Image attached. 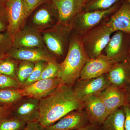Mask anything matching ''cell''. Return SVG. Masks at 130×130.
Returning a JSON list of instances; mask_svg holds the SVG:
<instances>
[{"label": "cell", "mask_w": 130, "mask_h": 130, "mask_svg": "<svg viewBox=\"0 0 130 130\" xmlns=\"http://www.w3.org/2000/svg\"><path fill=\"white\" fill-rule=\"evenodd\" d=\"M125 115V130H130V109L127 106H123Z\"/></svg>", "instance_id": "obj_32"}, {"label": "cell", "mask_w": 130, "mask_h": 130, "mask_svg": "<svg viewBox=\"0 0 130 130\" xmlns=\"http://www.w3.org/2000/svg\"><path fill=\"white\" fill-rule=\"evenodd\" d=\"M35 66V63L28 61H22L17 72V80L21 85H23L30 76Z\"/></svg>", "instance_id": "obj_24"}, {"label": "cell", "mask_w": 130, "mask_h": 130, "mask_svg": "<svg viewBox=\"0 0 130 130\" xmlns=\"http://www.w3.org/2000/svg\"><path fill=\"white\" fill-rule=\"evenodd\" d=\"M120 1L121 0H91L85 6L82 11H91L106 10Z\"/></svg>", "instance_id": "obj_23"}, {"label": "cell", "mask_w": 130, "mask_h": 130, "mask_svg": "<svg viewBox=\"0 0 130 130\" xmlns=\"http://www.w3.org/2000/svg\"><path fill=\"white\" fill-rule=\"evenodd\" d=\"M33 27L40 31L41 28H45L51 25L56 24L55 22L58 23V21L54 19L53 15L46 8H41L37 11L32 18Z\"/></svg>", "instance_id": "obj_21"}, {"label": "cell", "mask_w": 130, "mask_h": 130, "mask_svg": "<svg viewBox=\"0 0 130 130\" xmlns=\"http://www.w3.org/2000/svg\"><path fill=\"white\" fill-rule=\"evenodd\" d=\"M99 96L109 115L119 108L126 106L125 89L120 88L110 85Z\"/></svg>", "instance_id": "obj_16"}, {"label": "cell", "mask_w": 130, "mask_h": 130, "mask_svg": "<svg viewBox=\"0 0 130 130\" xmlns=\"http://www.w3.org/2000/svg\"><path fill=\"white\" fill-rule=\"evenodd\" d=\"M26 9L27 18L35 8L42 4L46 2L48 0H24Z\"/></svg>", "instance_id": "obj_30"}, {"label": "cell", "mask_w": 130, "mask_h": 130, "mask_svg": "<svg viewBox=\"0 0 130 130\" xmlns=\"http://www.w3.org/2000/svg\"><path fill=\"white\" fill-rule=\"evenodd\" d=\"M24 97L21 89H0V103L11 105L17 103Z\"/></svg>", "instance_id": "obj_22"}, {"label": "cell", "mask_w": 130, "mask_h": 130, "mask_svg": "<svg viewBox=\"0 0 130 130\" xmlns=\"http://www.w3.org/2000/svg\"><path fill=\"white\" fill-rule=\"evenodd\" d=\"M116 62L105 54L90 59L84 67L79 79H87L108 73Z\"/></svg>", "instance_id": "obj_10"}, {"label": "cell", "mask_w": 130, "mask_h": 130, "mask_svg": "<svg viewBox=\"0 0 130 130\" xmlns=\"http://www.w3.org/2000/svg\"><path fill=\"white\" fill-rule=\"evenodd\" d=\"M0 5H1V3H0Z\"/></svg>", "instance_id": "obj_41"}, {"label": "cell", "mask_w": 130, "mask_h": 130, "mask_svg": "<svg viewBox=\"0 0 130 130\" xmlns=\"http://www.w3.org/2000/svg\"><path fill=\"white\" fill-rule=\"evenodd\" d=\"M16 65L10 60L0 59V74L14 78L16 76Z\"/></svg>", "instance_id": "obj_28"}, {"label": "cell", "mask_w": 130, "mask_h": 130, "mask_svg": "<svg viewBox=\"0 0 130 130\" xmlns=\"http://www.w3.org/2000/svg\"><path fill=\"white\" fill-rule=\"evenodd\" d=\"M79 109H83V103L76 96L72 86L63 84L50 94L40 100L37 121L44 128L71 112Z\"/></svg>", "instance_id": "obj_1"}, {"label": "cell", "mask_w": 130, "mask_h": 130, "mask_svg": "<svg viewBox=\"0 0 130 130\" xmlns=\"http://www.w3.org/2000/svg\"><path fill=\"white\" fill-rule=\"evenodd\" d=\"M106 21L114 32L121 31L130 35V6L128 1L124 0Z\"/></svg>", "instance_id": "obj_17"}, {"label": "cell", "mask_w": 130, "mask_h": 130, "mask_svg": "<svg viewBox=\"0 0 130 130\" xmlns=\"http://www.w3.org/2000/svg\"><path fill=\"white\" fill-rule=\"evenodd\" d=\"M39 101L27 97L19 102L14 110V116L26 123L37 120L39 118Z\"/></svg>", "instance_id": "obj_18"}, {"label": "cell", "mask_w": 130, "mask_h": 130, "mask_svg": "<svg viewBox=\"0 0 130 130\" xmlns=\"http://www.w3.org/2000/svg\"><path fill=\"white\" fill-rule=\"evenodd\" d=\"M125 60L127 61L130 64V42L128 52L126 56Z\"/></svg>", "instance_id": "obj_37"}, {"label": "cell", "mask_w": 130, "mask_h": 130, "mask_svg": "<svg viewBox=\"0 0 130 130\" xmlns=\"http://www.w3.org/2000/svg\"><path fill=\"white\" fill-rule=\"evenodd\" d=\"M64 84L58 77L40 79L21 89L24 97L40 100L53 93L58 87Z\"/></svg>", "instance_id": "obj_9"}, {"label": "cell", "mask_w": 130, "mask_h": 130, "mask_svg": "<svg viewBox=\"0 0 130 130\" xmlns=\"http://www.w3.org/2000/svg\"><path fill=\"white\" fill-rule=\"evenodd\" d=\"M4 1H9V0H4Z\"/></svg>", "instance_id": "obj_40"}, {"label": "cell", "mask_w": 130, "mask_h": 130, "mask_svg": "<svg viewBox=\"0 0 130 130\" xmlns=\"http://www.w3.org/2000/svg\"><path fill=\"white\" fill-rule=\"evenodd\" d=\"M83 103V109L86 112L89 123L101 126L109 115L99 95L89 98Z\"/></svg>", "instance_id": "obj_15"}, {"label": "cell", "mask_w": 130, "mask_h": 130, "mask_svg": "<svg viewBox=\"0 0 130 130\" xmlns=\"http://www.w3.org/2000/svg\"><path fill=\"white\" fill-rule=\"evenodd\" d=\"M110 85L107 73L91 79H78L72 87L76 96L83 102L89 98L99 95Z\"/></svg>", "instance_id": "obj_6"}, {"label": "cell", "mask_w": 130, "mask_h": 130, "mask_svg": "<svg viewBox=\"0 0 130 130\" xmlns=\"http://www.w3.org/2000/svg\"><path fill=\"white\" fill-rule=\"evenodd\" d=\"M125 115L123 107L110 113L100 126L101 130H125Z\"/></svg>", "instance_id": "obj_20"}, {"label": "cell", "mask_w": 130, "mask_h": 130, "mask_svg": "<svg viewBox=\"0 0 130 130\" xmlns=\"http://www.w3.org/2000/svg\"><path fill=\"white\" fill-rule=\"evenodd\" d=\"M7 28V26L5 25L4 23L0 20V32L4 31Z\"/></svg>", "instance_id": "obj_36"}, {"label": "cell", "mask_w": 130, "mask_h": 130, "mask_svg": "<svg viewBox=\"0 0 130 130\" xmlns=\"http://www.w3.org/2000/svg\"><path fill=\"white\" fill-rule=\"evenodd\" d=\"M9 56L15 59L37 62L40 61L46 63L57 61V58L45 47L33 48H14L10 51Z\"/></svg>", "instance_id": "obj_11"}, {"label": "cell", "mask_w": 130, "mask_h": 130, "mask_svg": "<svg viewBox=\"0 0 130 130\" xmlns=\"http://www.w3.org/2000/svg\"><path fill=\"white\" fill-rule=\"evenodd\" d=\"M128 1V3H129V5L130 6V0H127Z\"/></svg>", "instance_id": "obj_39"}, {"label": "cell", "mask_w": 130, "mask_h": 130, "mask_svg": "<svg viewBox=\"0 0 130 130\" xmlns=\"http://www.w3.org/2000/svg\"><path fill=\"white\" fill-rule=\"evenodd\" d=\"M26 123L15 117L0 120V130H23Z\"/></svg>", "instance_id": "obj_25"}, {"label": "cell", "mask_w": 130, "mask_h": 130, "mask_svg": "<svg viewBox=\"0 0 130 130\" xmlns=\"http://www.w3.org/2000/svg\"><path fill=\"white\" fill-rule=\"evenodd\" d=\"M23 130H43V129L37 120H35L27 123Z\"/></svg>", "instance_id": "obj_31"}, {"label": "cell", "mask_w": 130, "mask_h": 130, "mask_svg": "<svg viewBox=\"0 0 130 130\" xmlns=\"http://www.w3.org/2000/svg\"><path fill=\"white\" fill-rule=\"evenodd\" d=\"M51 1L58 12V23L63 25H71L75 16L83 11L84 7L79 0Z\"/></svg>", "instance_id": "obj_12"}, {"label": "cell", "mask_w": 130, "mask_h": 130, "mask_svg": "<svg viewBox=\"0 0 130 130\" xmlns=\"http://www.w3.org/2000/svg\"><path fill=\"white\" fill-rule=\"evenodd\" d=\"M89 123L84 109L71 112L53 125L43 128V130H76Z\"/></svg>", "instance_id": "obj_13"}, {"label": "cell", "mask_w": 130, "mask_h": 130, "mask_svg": "<svg viewBox=\"0 0 130 130\" xmlns=\"http://www.w3.org/2000/svg\"><path fill=\"white\" fill-rule=\"evenodd\" d=\"M11 112L7 107L0 106V120L8 118Z\"/></svg>", "instance_id": "obj_33"}, {"label": "cell", "mask_w": 130, "mask_h": 130, "mask_svg": "<svg viewBox=\"0 0 130 130\" xmlns=\"http://www.w3.org/2000/svg\"><path fill=\"white\" fill-rule=\"evenodd\" d=\"M21 85L15 78L0 74V89H19Z\"/></svg>", "instance_id": "obj_29"}, {"label": "cell", "mask_w": 130, "mask_h": 130, "mask_svg": "<svg viewBox=\"0 0 130 130\" xmlns=\"http://www.w3.org/2000/svg\"><path fill=\"white\" fill-rule=\"evenodd\" d=\"M71 32L70 26L58 23L48 29L43 31L44 43L56 58L64 59L69 48Z\"/></svg>", "instance_id": "obj_4"}, {"label": "cell", "mask_w": 130, "mask_h": 130, "mask_svg": "<svg viewBox=\"0 0 130 130\" xmlns=\"http://www.w3.org/2000/svg\"><path fill=\"white\" fill-rule=\"evenodd\" d=\"M106 20L80 36L83 47L90 59L96 58L102 53L114 32Z\"/></svg>", "instance_id": "obj_3"}, {"label": "cell", "mask_w": 130, "mask_h": 130, "mask_svg": "<svg viewBox=\"0 0 130 130\" xmlns=\"http://www.w3.org/2000/svg\"><path fill=\"white\" fill-rule=\"evenodd\" d=\"M104 49L105 54L116 63L125 60L130 42V35L116 31Z\"/></svg>", "instance_id": "obj_8"}, {"label": "cell", "mask_w": 130, "mask_h": 130, "mask_svg": "<svg viewBox=\"0 0 130 130\" xmlns=\"http://www.w3.org/2000/svg\"><path fill=\"white\" fill-rule=\"evenodd\" d=\"M126 95V106L130 109V84L125 88Z\"/></svg>", "instance_id": "obj_35"}, {"label": "cell", "mask_w": 130, "mask_h": 130, "mask_svg": "<svg viewBox=\"0 0 130 130\" xmlns=\"http://www.w3.org/2000/svg\"><path fill=\"white\" fill-rule=\"evenodd\" d=\"M90 59L81 43L80 36L72 31L69 48L64 60L60 63L58 77L63 84L73 86Z\"/></svg>", "instance_id": "obj_2"}, {"label": "cell", "mask_w": 130, "mask_h": 130, "mask_svg": "<svg viewBox=\"0 0 130 130\" xmlns=\"http://www.w3.org/2000/svg\"><path fill=\"white\" fill-rule=\"evenodd\" d=\"M123 1L106 10L80 12L71 23L72 31L80 36L109 18L119 7Z\"/></svg>", "instance_id": "obj_5"}, {"label": "cell", "mask_w": 130, "mask_h": 130, "mask_svg": "<svg viewBox=\"0 0 130 130\" xmlns=\"http://www.w3.org/2000/svg\"><path fill=\"white\" fill-rule=\"evenodd\" d=\"M12 46L23 48L45 47L40 31L33 26L20 30L14 37Z\"/></svg>", "instance_id": "obj_14"}, {"label": "cell", "mask_w": 130, "mask_h": 130, "mask_svg": "<svg viewBox=\"0 0 130 130\" xmlns=\"http://www.w3.org/2000/svg\"><path fill=\"white\" fill-rule=\"evenodd\" d=\"M107 74L111 85L125 89L130 84V64L126 60L115 63Z\"/></svg>", "instance_id": "obj_19"}, {"label": "cell", "mask_w": 130, "mask_h": 130, "mask_svg": "<svg viewBox=\"0 0 130 130\" xmlns=\"http://www.w3.org/2000/svg\"><path fill=\"white\" fill-rule=\"evenodd\" d=\"M79 1L84 6H85L91 0H79Z\"/></svg>", "instance_id": "obj_38"}, {"label": "cell", "mask_w": 130, "mask_h": 130, "mask_svg": "<svg viewBox=\"0 0 130 130\" xmlns=\"http://www.w3.org/2000/svg\"><path fill=\"white\" fill-rule=\"evenodd\" d=\"M76 130H101V129L100 126L97 125L88 123L82 128Z\"/></svg>", "instance_id": "obj_34"}, {"label": "cell", "mask_w": 130, "mask_h": 130, "mask_svg": "<svg viewBox=\"0 0 130 130\" xmlns=\"http://www.w3.org/2000/svg\"><path fill=\"white\" fill-rule=\"evenodd\" d=\"M60 69V63H58L57 61L47 63L38 80L58 77Z\"/></svg>", "instance_id": "obj_26"}, {"label": "cell", "mask_w": 130, "mask_h": 130, "mask_svg": "<svg viewBox=\"0 0 130 130\" xmlns=\"http://www.w3.org/2000/svg\"><path fill=\"white\" fill-rule=\"evenodd\" d=\"M46 63L45 61H42L35 62L34 69L30 76L23 85V87L33 83L39 79L41 75L43 70Z\"/></svg>", "instance_id": "obj_27"}, {"label": "cell", "mask_w": 130, "mask_h": 130, "mask_svg": "<svg viewBox=\"0 0 130 130\" xmlns=\"http://www.w3.org/2000/svg\"><path fill=\"white\" fill-rule=\"evenodd\" d=\"M7 14L8 24L7 32L13 42L16 34L27 18L24 0H9L7 1Z\"/></svg>", "instance_id": "obj_7"}]
</instances>
